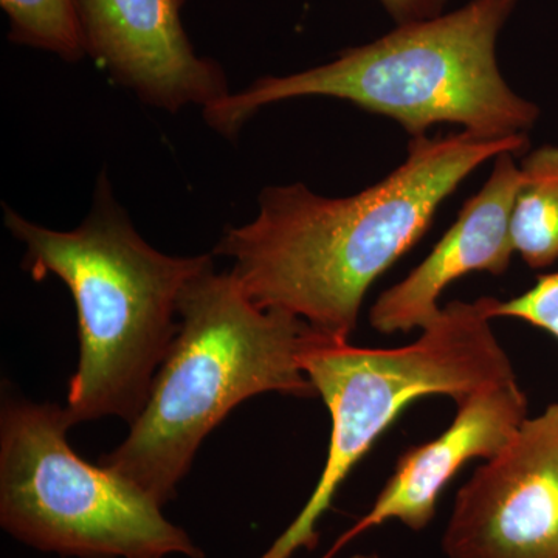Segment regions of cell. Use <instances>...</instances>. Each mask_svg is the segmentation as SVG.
Here are the masks:
<instances>
[{
  "mask_svg": "<svg viewBox=\"0 0 558 558\" xmlns=\"http://www.w3.org/2000/svg\"><path fill=\"white\" fill-rule=\"evenodd\" d=\"M351 558H366V554H359V556H354Z\"/></svg>",
  "mask_w": 558,
  "mask_h": 558,
  "instance_id": "2e32d148",
  "label": "cell"
},
{
  "mask_svg": "<svg viewBox=\"0 0 558 558\" xmlns=\"http://www.w3.org/2000/svg\"><path fill=\"white\" fill-rule=\"evenodd\" d=\"M498 300L451 301L413 343L371 349L311 329L300 362L328 407V458L301 524L317 527L341 484L410 403L429 396L454 402L517 379L492 322Z\"/></svg>",
  "mask_w": 558,
  "mask_h": 558,
  "instance_id": "5b68a950",
  "label": "cell"
},
{
  "mask_svg": "<svg viewBox=\"0 0 558 558\" xmlns=\"http://www.w3.org/2000/svg\"><path fill=\"white\" fill-rule=\"evenodd\" d=\"M495 317L523 319L558 340V271L542 275L527 292L509 301H498Z\"/></svg>",
  "mask_w": 558,
  "mask_h": 558,
  "instance_id": "4fadbf2b",
  "label": "cell"
},
{
  "mask_svg": "<svg viewBox=\"0 0 558 558\" xmlns=\"http://www.w3.org/2000/svg\"><path fill=\"white\" fill-rule=\"evenodd\" d=\"M179 330L130 435L100 459L165 506L202 440L231 410L263 392L315 398L301 366L303 319L260 310L229 274L196 275L179 301Z\"/></svg>",
  "mask_w": 558,
  "mask_h": 558,
  "instance_id": "277c9868",
  "label": "cell"
},
{
  "mask_svg": "<svg viewBox=\"0 0 558 558\" xmlns=\"http://www.w3.org/2000/svg\"><path fill=\"white\" fill-rule=\"evenodd\" d=\"M366 558H381V557L376 556V554H366Z\"/></svg>",
  "mask_w": 558,
  "mask_h": 558,
  "instance_id": "9a60e30c",
  "label": "cell"
},
{
  "mask_svg": "<svg viewBox=\"0 0 558 558\" xmlns=\"http://www.w3.org/2000/svg\"><path fill=\"white\" fill-rule=\"evenodd\" d=\"M185 0H76L87 54L120 86L178 112L230 95L223 70L201 58L183 28Z\"/></svg>",
  "mask_w": 558,
  "mask_h": 558,
  "instance_id": "ba28073f",
  "label": "cell"
},
{
  "mask_svg": "<svg viewBox=\"0 0 558 558\" xmlns=\"http://www.w3.org/2000/svg\"><path fill=\"white\" fill-rule=\"evenodd\" d=\"M447 558H558V403L523 427L459 488Z\"/></svg>",
  "mask_w": 558,
  "mask_h": 558,
  "instance_id": "52a82bcc",
  "label": "cell"
},
{
  "mask_svg": "<svg viewBox=\"0 0 558 558\" xmlns=\"http://www.w3.org/2000/svg\"><path fill=\"white\" fill-rule=\"evenodd\" d=\"M515 5L517 0H472L453 13L399 25L328 64L264 76L205 108V121L234 137L264 106L330 97L389 117L413 138L442 123L481 138L526 135L539 109L510 89L497 62L498 35Z\"/></svg>",
  "mask_w": 558,
  "mask_h": 558,
  "instance_id": "3957f363",
  "label": "cell"
},
{
  "mask_svg": "<svg viewBox=\"0 0 558 558\" xmlns=\"http://www.w3.org/2000/svg\"><path fill=\"white\" fill-rule=\"evenodd\" d=\"M526 146V135H424L411 138L399 168L354 196H322L303 183L267 186L258 216L230 227L215 253L234 260L231 275L260 310L288 312L349 340L371 286L424 236L462 180Z\"/></svg>",
  "mask_w": 558,
  "mask_h": 558,
  "instance_id": "6da1fadb",
  "label": "cell"
},
{
  "mask_svg": "<svg viewBox=\"0 0 558 558\" xmlns=\"http://www.w3.org/2000/svg\"><path fill=\"white\" fill-rule=\"evenodd\" d=\"M513 156L502 153L495 157L494 170L483 189L465 202L457 222L427 258L381 293L369 312L374 329L381 333L424 329L438 317L442 310L438 301L451 282L473 271H508L515 253L510 220L521 183Z\"/></svg>",
  "mask_w": 558,
  "mask_h": 558,
  "instance_id": "30bf717a",
  "label": "cell"
},
{
  "mask_svg": "<svg viewBox=\"0 0 558 558\" xmlns=\"http://www.w3.org/2000/svg\"><path fill=\"white\" fill-rule=\"evenodd\" d=\"M453 422L438 438L407 450L368 512L341 534L323 558H333L360 535L388 521L411 531L432 523L438 499L459 470L473 459L497 457L527 421V399L519 380L490 385L457 403Z\"/></svg>",
  "mask_w": 558,
  "mask_h": 558,
  "instance_id": "9c48e42d",
  "label": "cell"
},
{
  "mask_svg": "<svg viewBox=\"0 0 558 558\" xmlns=\"http://www.w3.org/2000/svg\"><path fill=\"white\" fill-rule=\"evenodd\" d=\"M65 409L5 399L0 524L32 548L76 558H205L143 488L73 451Z\"/></svg>",
  "mask_w": 558,
  "mask_h": 558,
  "instance_id": "8992f818",
  "label": "cell"
},
{
  "mask_svg": "<svg viewBox=\"0 0 558 558\" xmlns=\"http://www.w3.org/2000/svg\"><path fill=\"white\" fill-rule=\"evenodd\" d=\"M5 227L24 242V269L36 281L54 275L78 314L80 362L65 413L73 425L117 416L134 424L154 377L178 336L186 284L211 256L165 255L140 236L101 175L89 216L70 231L40 227L9 207Z\"/></svg>",
  "mask_w": 558,
  "mask_h": 558,
  "instance_id": "7a4b0ae2",
  "label": "cell"
},
{
  "mask_svg": "<svg viewBox=\"0 0 558 558\" xmlns=\"http://www.w3.org/2000/svg\"><path fill=\"white\" fill-rule=\"evenodd\" d=\"M399 25L440 16L449 0H380Z\"/></svg>",
  "mask_w": 558,
  "mask_h": 558,
  "instance_id": "5bb4252c",
  "label": "cell"
},
{
  "mask_svg": "<svg viewBox=\"0 0 558 558\" xmlns=\"http://www.w3.org/2000/svg\"><path fill=\"white\" fill-rule=\"evenodd\" d=\"M11 43L78 62L87 54L76 0H0Z\"/></svg>",
  "mask_w": 558,
  "mask_h": 558,
  "instance_id": "7c38bea8",
  "label": "cell"
},
{
  "mask_svg": "<svg viewBox=\"0 0 558 558\" xmlns=\"http://www.w3.org/2000/svg\"><path fill=\"white\" fill-rule=\"evenodd\" d=\"M510 234L513 248L532 269L558 260V146L532 150L521 163Z\"/></svg>",
  "mask_w": 558,
  "mask_h": 558,
  "instance_id": "8fae6325",
  "label": "cell"
}]
</instances>
